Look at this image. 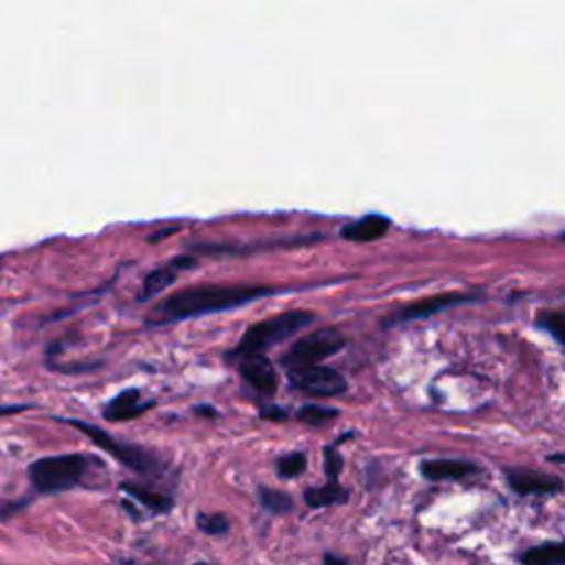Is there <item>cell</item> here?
<instances>
[{
    "label": "cell",
    "instance_id": "cell-28",
    "mask_svg": "<svg viewBox=\"0 0 565 565\" xmlns=\"http://www.w3.org/2000/svg\"><path fill=\"white\" fill-rule=\"evenodd\" d=\"M547 461H552V464H565V453H554V455H547Z\"/></svg>",
    "mask_w": 565,
    "mask_h": 565
},
{
    "label": "cell",
    "instance_id": "cell-7",
    "mask_svg": "<svg viewBox=\"0 0 565 565\" xmlns=\"http://www.w3.org/2000/svg\"><path fill=\"white\" fill-rule=\"evenodd\" d=\"M287 378L298 391L318 398H332L347 391V380L336 369L320 365L307 369H292L287 371Z\"/></svg>",
    "mask_w": 565,
    "mask_h": 565
},
{
    "label": "cell",
    "instance_id": "cell-18",
    "mask_svg": "<svg viewBox=\"0 0 565 565\" xmlns=\"http://www.w3.org/2000/svg\"><path fill=\"white\" fill-rule=\"evenodd\" d=\"M536 327L545 329L561 347H565V312L563 309H543L536 314Z\"/></svg>",
    "mask_w": 565,
    "mask_h": 565
},
{
    "label": "cell",
    "instance_id": "cell-21",
    "mask_svg": "<svg viewBox=\"0 0 565 565\" xmlns=\"http://www.w3.org/2000/svg\"><path fill=\"white\" fill-rule=\"evenodd\" d=\"M334 417H338L336 409H327V406H318V404H307L298 411V420H303L305 424H312V426H323Z\"/></svg>",
    "mask_w": 565,
    "mask_h": 565
},
{
    "label": "cell",
    "instance_id": "cell-20",
    "mask_svg": "<svg viewBox=\"0 0 565 565\" xmlns=\"http://www.w3.org/2000/svg\"><path fill=\"white\" fill-rule=\"evenodd\" d=\"M307 468V455L296 450V453H287L283 457H279L276 461V475L281 479H294L298 475H303Z\"/></svg>",
    "mask_w": 565,
    "mask_h": 565
},
{
    "label": "cell",
    "instance_id": "cell-3",
    "mask_svg": "<svg viewBox=\"0 0 565 565\" xmlns=\"http://www.w3.org/2000/svg\"><path fill=\"white\" fill-rule=\"evenodd\" d=\"M91 457L83 453H65L41 457L30 464L28 477L36 492L41 495H61L85 483L89 472Z\"/></svg>",
    "mask_w": 565,
    "mask_h": 565
},
{
    "label": "cell",
    "instance_id": "cell-14",
    "mask_svg": "<svg viewBox=\"0 0 565 565\" xmlns=\"http://www.w3.org/2000/svg\"><path fill=\"white\" fill-rule=\"evenodd\" d=\"M303 501L312 510L343 506L349 501V490L340 481H327L325 486H309L303 492Z\"/></svg>",
    "mask_w": 565,
    "mask_h": 565
},
{
    "label": "cell",
    "instance_id": "cell-31",
    "mask_svg": "<svg viewBox=\"0 0 565 565\" xmlns=\"http://www.w3.org/2000/svg\"><path fill=\"white\" fill-rule=\"evenodd\" d=\"M193 565H215V563H210V561H195Z\"/></svg>",
    "mask_w": 565,
    "mask_h": 565
},
{
    "label": "cell",
    "instance_id": "cell-17",
    "mask_svg": "<svg viewBox=\"0 0 565 565\" xmlns=\"http://www.w3.org/2000/svg\"><path fill=\"white\" fill-rule=\"evenodd\" d=\"M175 281H177V270L171 268V265L157 268V270L149 272L146 279H144V287H142L140 301H151V298L160 296V292L169 290Z\"/></svg>",
    "mask_w": 565,
    "mask_h": 565
},
{
    "label": "cell",
    "instance_id": "cell-19",
    "mask_svg": "<svg viewBox=\"0 0 565 565\" xmlns=\"http://www.w3.org/2000/svg\"><path fill=\"white\" fill-rule=\"evenodd\" d=\"M195 523L197 530L208 536H226L230 532V519L224 512H199Z\"/></svg>",
    "mask_w": 565,
    "mask_h": 565
},
{
    "label": "cell",
    "instance_id": "cell-1",
    "mask_svg": "<svg viewBox=\"0 0 565 565\" xmlns=\"http://www.w3.org/2000/svg\"><path fill=\"white\" fill-rule=\"evenodd\" d=\"M276 290L263 285H193L166 296L151 312V325H166L186 318H197L204 314H215L224 309H235L254 303L261 296H270Z\"/></svg>",
    "mask_w": 565,
    "mask_h": 565
},
{
    "label": "cell",
    "instance_id": "cell-6",
    "mask_svg": "<svg viewBox=\"0 0 565 565\" xmlns=\"http://www.w3.org/2000/svg\"><path fill=\"white\" fill-rule=\"evenodd\" d=\"M477 296L475 294H461V292H446V294H437V296H428V298H420L411 305L400 307L398 312L389 314L384 320V327H395V325H404V323H413V320H422L428 318L433 314H439L448 307L455 305H464V303H472Z\"/></svg>",
    "mask_w": 565,
    "mask_h": 565
},
{
    "label": "cell",
    "instance_id": "cell-16",
    "mask_svg": "<svg viewBox=\"0 0 565 565\" xmlns=\"http://www.w3.org/2000/svg\"><path fill=\"white\" fill-rule=\"evenodd\" d=\"M257 497H259L261 508L268 510L270 514H290V512L296 508L292 495H287L285 490H279V488L259 486Z\"/></svg>",
    "mask_w": 565,
    "mask_h": 565
},
{
    "label": "cell",
    "instance_id": "cell-8",
    "mask_svg": "<svg viewBox=\"0 0 565 565\" xmlns=\"http://www.w3.org/2000/svg\"><path fill=\"white\" fill-rule=\"evenodd\" d=\"M508 488L519 497H552L565 490V481L556 475H545L530 468H506Z\"/></svg>",
    "mask_w": 565,
    "mask_h": 565
},
{
    "label": "cell",
    "instance_id": "cell-23",
    "mask_svg": "<svg viewBox=\"0 0 565 565\" xmlns=\"http://www.w3.org/2000/svg\"><path fill=\"white\" fill-rule=\"evenodd\" d=\"M195 263H197V261H195L193 257H177V259H173L169 265L180 272V270H191Z\"/></svg>",
    "mask_w": 565,
    "mask_h": 565
},
{
    "label": "cell",
    "instance_id": "cell-30",
    "mask_svg": "<svg viewBox=\"0 0 565 565\" xmlns=\"http://www.w3.org/2000/svg\"><path fill=\"white\" fill-rule=\"evenodd\" d=\"M116 565H135V561L131 558V556H124V558H120V561H116Z\"/></svg>",
    "mask_w": 565,
    "mask_h": 565
},
{
    "label": "cell",
    "instance_id": "cell-15",
    "mask_svg": "<svg viewBox=\"0 0 565 565\" xmlns=\"http://www.w3.org/2000/svg\"><path fill=\"white\" fill-rule=\"evenodd\" d=\"M517 561L519 565H565V539L543 541L539 545L525 547Z\"/></svg>",
    "mask_w": 565,
    "mask_h": 565
},
{
    "label": "cell",
    "instance_id": "cell-25",
    "mask_svg": "<svg viewBox=\"0 0 565 565\" xmlns=\"http://www.w3.org/2000/svg\"><path fill=\"white\" fill-rule=\"evenodd\" d=\"M261 417H265V420H276V422H281V420H285L287 415H285V411H281V409H272V406H265V409L261 411Z\"/></svg>",
    "mask_w": 565,
    "mask_h": 565
},
{
    "label": "cell",
    "instance_id": "cell-24",
    "mask_svg": "<svg viewBox=\"0 0 565 565\" xmlns=\"http://www.w3.org/2000/svg\"><path fill=\"white\" fill-rule=\"evenodd\" d=\"M323 565H349V561L336 552H325L323 554Z\"/></svg>",
    "mask_w": 565,
    "mask_h": 565
},
{
    "label": "cell",
    "instance_id": "cell-12",
    "mask_svg": "<svg viewBox=\"0 0 565 565\" xmlns=\"http://www.w3.org/2000/svg\"><path fill=\"white\" fill-rule=\"evenodd\" d=\"M391 228V221L382 215H367L354 224H347L340 230V237L347 241H356V243H371L382 239Z\"/></svg>",
    "mask_w": 565,
    "mask_h": 565
},
{
    "label": "cell",
    "instance_id": "cell-22",
    "mask_svg": "<svg viewBox=\"0 0 565 565\" xmlns=\"http://www.w3.org/2000/svg\"><path fill=\"white\" fill-rule=\"evenodd\" d=\"M343 455L338 453L336 446H327L325 448V475H327V481H338L340 472H343Z\"/></svg>",
    "mask_w": 565,
    "mask_h": 565
},
{
    "label": "cell",
    "instance_id": "cell-27",
    "mask_svg": "<svg viewBox=\"0 0 565 565\" xmlns=\"http://www.w3.org/2000/svg\"><path fill=\"white\" fill-rule=\"evenodd\" d=\"M177 232V228H169L166 232H157V235H153L151 237V241H162V239H166V237H171V235H175Z\"/></svg>",
    "mask_w": 565,
    "mask_h": 565
},
{
    "label": "cell",
    "instance_id": "cell-29",
    "mask_svg": "<svg viewBox=\"0 0 565 565\" xmlns=\"http://www.w3.org/2000/svg\"><path fill=\"white\" fill-rule=\"evenodd\" d=\"M195 411H199V413H206V415H217V411H215V409H208V404L195 406Z\"/></svg>",
    "mask_w": 565,
    "mask_h": 565
},
{
    "label": "cell",
    "instance_id": "cell-13",
    "mask_svg": "<svg viewBox=\"0 0 565 565\" xmlns=\"http://www.w3.org/2000/svg\"><path fill=\"white\" fill-rule=\"evenodd\" d=\"M120 490L124 495H129L131 499H135L142 508H146L149 512L153 514H169L173 508H175V499L166 492H160V490H153L149 486H142V483H135V481H124L120 483Z\"/></svg>",
    "mask_w": 565,
    "mask_h": 565
},
{
    "label": "cell",
    "instance_id": "cell-5",
    "mask_svg": "<svg viewBox=\"0 0 565 565\" xmlns=\"http://www.w3.org/2000/svg\"><path fill=\"white\" fill-rule=\"evenodd\" d=\"M345 347V336L338 329L323 327L318 332H312L296 340L290 351L283 356V367L287 371L292 369H307L318 367L323 360L332 358Z\"/></svg>",
    "mask_w": 565,
    "mask_h": 565
},
{
    "label": "cell",
    "instance_id": "cell-11",
    "mask_svg": "<svg viewBox=\"0 0 565 565\" xmlns=\"http://www.w3.org/2000/svg\"><path fill=\"white\" fill-rule=\"evenodd\" d=\"M155 402H144L140 389H127L122 393H118L105 409V420L109 422H127L133 420L138 415H142L144 411H149Z\"/></svg>",
    "mask_w": 565,
    "mask_h": 565
},
{
    "label": "cell",
    "instance_id": "cell-9",
    "mask_svg": "<svg viewBox=\"0 0 565 565\" xmlns=\"http://www.w3.org/2000/svg\"><path fill=\"white\" fill-rule=\"evenodd\" d=\"M417 470L426 481H464L481 472V468L468 459H424Z\"/></svg>",
    "mask_w": 565,
    "mask_h": 565
},
{
    "label": "cell",
    "instance_id": "cell-10",
    "mask_svg": "<svg viewBox=\"0 0 565 565\" xmlns=\"http://www.w3.org/2000/svg\"><path fill=\"white\" fill-rule=\"evenodd\" d=\"M239 373L243 380H248L259 393L274 395L279 387V376L274 365L261 354V356H248L239 362Z\"/></svg>",
    "mask_w": 565,
    "mask_h": 565
},
{
    "label": "cell",
    "instance_id": "cell-2",
    "mask_svg": "<svg viewBox=\"0 0 565 565\" xmlns=\"http://www.w3.org/2000/svg\"><path fill=\"white\" fill-rule=\"evenodd\" d=\"M314 320H316V314L307 312V309H292V312L265 318V320L248 327L246 334L241 336L239 345L232 351H228V356L239 358V360L248 358V356H261L263 351L272 349L274 345L303 332Z\"/></svg>",
    "mask_w": 565,
    "mask_h": 565
},
{
    "label": "cell",
    "instance_id": "cell-4",
    "mask_svg": "<svg viewBox=\"0 0 565 565\" xmlns=\"http://www.w3.org/2000/svg\"><path fill=\"white\" fill-rule=\"evenodd\" d=\"M67 424H72L74 428H78L80 433H85L98 448H102L105 453H109L113 459H118L122 466H127L129 470L142 475V477H157L164 472V464L157 455H153L151 450L129 444V442H120L116 439L111 433L87 424L83 420H65Z\"/></svg>",
    "mask_w": 565,
    "mask_h": 565
},
{
    "label": "cell",
    "instance_id": "cell-26",
    "mask_svg": "<svg viewBox=\"0 0 565 565\" xmlns=\"http://www.w3.org/2000/svg\"><path fill=\"white\" fill-rule=\"evenodd\" d=\"M122 508H124V510H127V512H129L133 519H138V521L142 519V517H140V512L133 508V503H131L129 499H124V501H122Z\"/></svg>",
    "mask_w": 565,
    "mask_h": 565
}]
</instances>
